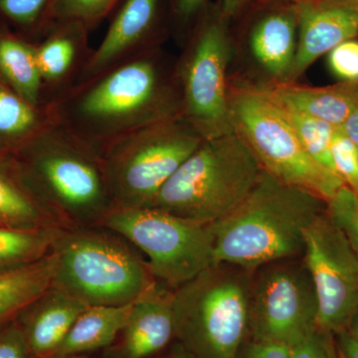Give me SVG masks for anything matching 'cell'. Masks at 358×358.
Listing matches in <instances>:
<instances>
[{"mask_svg":"<svg viewBox=\"0 0 358 358\" xmlns=\"http://www.w3.org/2000/svg\"><path fill=\"white\" fill-rule=\"evenodd\" d=\"M157 50L71 87L50 105L54 122L94 148L181 115L180 86Z\"/></svg>","mask_w":358,"mask_h":358,"instance_id":"cell-1","label":"cell"},{"mask_svg":"<svg viewBox=\"0 0 358 358\" xmlns=\"http://www.w3.org/2000/svg\"><path fill=\"white\" fill-rule=\"evenodd\" d=\"M326 210L327 201L319 195L263 169L248 196L210 224L216 264L254 273L267 264L301 258L306 232Z\"/></svg>","mask_w":358,"mask_h":358,"instance_id":"cell-2","label":"cell"},{"mask_svg":"<svg viewBox=\"0 0 358 358\" xmlns=\"http://www.w3.org/2000/svg\"><path fill=\"white\" fill-rule=\"evenodd\" d=\"M13 155L26 185L65 229L99 226L115 209L100 150L57 122Z\"/></svg>","mask_w":358,"mask_h":358,"instance_id":"cell-3","label":"cell"},{"mask_svg":"<svg viewBox=\"0 0 358 358\" xmlns=\"http://www.w3.org/2000/svg\"><path fill=\"white\" fill-rule=\"evenodd\" d=\"M262 171L246 141L232 129L204 138L159 190L150 207L212 224L248 196Z\"/></svg>","mask_w":358,"mask_h":358,"instance_id":"cell-4","label":"cell"},{"mask_svg":"<svg viewBox=\"0 0 358 358\" xmlns=\"http://www.w3.org/2000/svg\"><path fill=\"white\" fill-rule=\"evenodd\" d=\"M121 235L101 226L63 229L52 246V287L88 306H126L155 282L147 260Z\"/></svg>","mask_w":358,"mask_h":358,"instance_id":"cell-5","label":"cell"},{"mask_svg":"<svg viewBox=\"0 0 358 358\" xmlns=\"http://www.w3.org/2000/svg\"><path fill=\"white\" fill-rule=\"evenodd\" d=\"M252 277L218 263L174 289V341L190 357H235L249 336Z\"/></svg>","mask_w":358,"mask_h":358,"instance_id":"cell-6","label":"cell"},{"mask_svg":"<svg viewBox=\"0 0 358 358\" xmlns=\"http://www.w3.org/2000/svg\"><path fill=\"white\" fill-rule=\"evenodd\" d=\"M204 138L181 115L117 138L100 150L115 208L152 206Z\"/></svg>","mask_w":358,"mask_h":358,"instance_id":"cell-7","label":"cell"},{"mask_svg":"<svg viewBox=\"0 0 358 358\" xmlns=\"http://www.w3.org/2000/svg\"><path fill=\"white\" fill-rule=\"evenodd\" d=\"M99 226L143 252L155 281L169 289L179 288L216 264L210 224L143 207L113 209Z\"/></svg>","mask_w":358,"mask_h":358,"instance_id":"cell-8","label":"cell"},{"mask_svg":"<svg viewBox=\"0 0 358 358\" xmlns=\"http://www.w3.org/2000/svg\"><path fill=\"white\" fill-rule=\"evenodd\" d=\"M229 107L233 129L246 141L264 171L327 202L345 185L338 174L308 154L281 108L261 90H240Z\"/></svg>","mask_w":358,"mask_h":358,"instance_id":"cell-9","label":"cell"},{"mask_svg":"<svg viewBox=\"0 0 358 358\" xmlns=\"http://www.w3.org/2000/svg\"><path fill=\"white\" fill-rule=\"evenodd\" d=\"M317 294L303 258L257 268L250 292V338L298 345L317 331Z\"/></svg>","mask_w":358,"mask_h":358,"instance_id":"cell-10","label":"cell"},{"mask_svg":"<svg viewBox=\"0 0 358 358\" xmlns=\"http://www.w3.org/2000/svg\"><path fill=\"white\" fill-rule=\"evenodd\" d=\"M222 16L199 20L178 72L181 117L203 138L234 129L226 94L229 44Z\"/></svg>","mask_w":358,"mask_h":358,"instance_id":"cell-11","label":"cell"},{"mask_svg":"<svg viewBox=\"0 0 358 358\" xmlns=\"http://www.w3.org/2000/svg\"><path fill=\"white\" fill-rule=\"evenodd\" d=\"M301 258L317 294V331H345L358 310V255L327 210L306 232Z\"/></svg>","mask_w":358,"mask_h":358,"instance_id":"cell-12","label":"cell"},{"mask_svg":"<svg viewBox=\"0 0 358 358\" xmlns=\"http://www.w3.org/2000/svg\"><path fill=\"white\" fill-rule=\"evenodd\" d=\"M164 10V0H122L105 37L92 51L76 84L157 50Z\"/></svg>","mask_w":358,"mask_h":358,"instance_id":"cell-13","label":"cell"},{"mask_svg":"<svg viewBox=\"0 0 358 358\" xmlns=\"http://www.w3.org/2000/svg\"><path fill=\"white\" fill-rule=\"evenodd\" d=\"M155 281L133 303L108 358H152L171 345L176 336L173 291Z\"/></svg>","mask_w":358,"mask_h":358,"instance_id":"cell-14","label":"cell"},{"mask_svg":"<svg viewBox=\"0 0 358 358\" xmlns=\"http://www.w3.org/2000/svg\"><path fill=\"white\" fill-rule=\"evenodd\" d=\"M299 41L288 79L294 80L334 47L358 35V6L345 1L300 0L296 4Z\"/></svg>","mask_w":358,"mask_h":358,"instance_id":"cell-15","label":"cell"},{"mask_svg":"<svg viewBox=\"0 0 358 358\" xmlns=\"http://www.w3.org/2000/svg\"><path fill=\"white\" fill-rule=\"evenodd\" d=\"M89 33V28L79 21H56L42 35L41 41L34 44L49 106L77 83L93 51Z\"/></svg>","mask_w":358,"mask_h":358,"instance_id":"cell-16","label":"cell"},{"mask_svg":"<svg viewBox=\"0 0 358 358\" xmlns=\"http://www.w3.org/2000/svg\"><path fill=\"white\" fill-rule=\"evenodd\" d=\"M88 307L50 287L16 317L32 358H52L78 317Z\"/></svg>","mask_w":358,"mask_h":358,"instance_id":"cell-17","label":"cell"},{"mask_svg":"<svg viewBox=\"0 0 358 358\" xmlns=\"http://www.w3.org/2000/svg\"><path fill=\"white\" fill-rule=\"evenodd\" d=\"M261 91L280 107L305 113L334 127H343L358 103V86L352 83L327 88L282 84Z\"/></svg>","mask_w":358,"mask_h":358,"instance_id":"cell-18","label":"cell"},{"mask_svg":"<svg viewBox=\"0 0 358 358\" xmlns=\"http://www.w3.org/2000/svg\"><path fill=\"white\" fill-rule=\"evenodd\" d=\"M0 227L63 228L26 185L13 155L3 152H0Z\"/></svg>","mask_w":358,"mask_h":358,"instance_id":"cell-19","label":"cell"},{"mask_svg":"<svg viewBox=\"0 0 358 358\" xmlns=\"http://www.w3.org/2000/svg\"><path fill=\"white\" fill-rule=\"evenodd\" d=\"M133 303L126 306H88L78 317L53 357L87 355L110 348L121 334Z\"/></svg>","mask_w":358,"mask_h":358,"instance_id":"cell-20","label":"cell"},{"mask_svg":"<svg viewBox=\"0 0 358 358\" xmlns=\"http://www.w3.org/2000/svg\"><path fill=\"white\" fill-rule=\"evenodd\" d=\"M294 7L273 11L257 21L251 32V49L257 60L275 77L288 78L296 50Z\"/></svg>","mask_w":358,"mask_h":358,"instance_id":"cell-21","label":"cell"},{"mask_svg":"<svg viewBox=\"0 0 358 358\" xmlns=\"http://www.w3.org/2000/svg\"><path fill=\"white\" fill-rule=\"evenodd\" d=\"M53 122L50 107L33 106L0 77V152L15 154Z\"/></svg>","mask_w":358,"mask_h":358,"instance_id":"cell-22","label":"cell"},{"mask_svg":"<svg viewBox=\"0 0 358 358\" xmlns=\"http://www.w3.org/2000/svg\"><path fill=\"white\" fill-rule=\"evenodd\" d=\"M0 77L33 106L50 107L31 42L0 31Z\"/></svg>","mask_w":358,"mask_h":358,"instance_id":"cell-23","label":"cell"},{"mask_svg":"<svg viewBox=\"0 0 358 358\" xmlns=\"http://www.w3.org/2000/svg\"><path fill=\"white\" fill-rule=\"evenodd\" d=\"M56 258L50 252L41 260L0 274V327L16 320L40 294L50 288Z\"/></svg>","mask_w":358,"mask_h":358,"instance_id":"cell-24","label":"cell"},{"mask_svg":"<svg viewBox=\"0 0 358 358\" xmlns=\"http://www.w3.org/2000/svg\"><path fill=\"white\" fill-rule=\"evenodd\" d=\"M64 228L38 230L0 227V274L25 267L48 255Z\"/></svg>","mask_w":358,"mask_h":358,"instance_id":"cell-25","label":"cell"},{"mask_svg":"<svg viewBox=\"0 0 358 358\" xmlns=\"http://www.w3.org/2000/svg\"><path fill=\"white\" fill-rule=\"evenodd\" d=\"M280 108L308 154L315 162L336 173L331 152V140L336 127L305 113Z\"/></svg>","mask_w":358,"mask_h":358,"instance_id":"cell-26","label":"cell"},{"mask_svg":"<svg viewBox=\"0 0 358 358\" xmlns=\"http://www.w3.org/2000/svg\"><path fill=\"white\" fill-rule=\"evenodd\" d=\"M121 2L122 0H53L51 21H79L91 31L114 13Z\"/></svg>","mask_w":358,"mask_h":358,"instance_id":"cell-27","label":"cell"},{"mask_svg":"<svg viewBox=\"0 0 358 358\" xmlns=\"http://www.w3.org/2000/svg\"><path fill=\"white\" fill-rule=\"evenodd\" d=\"M53 0H0V13L11 22L43 35L52 24Z\"/></svg>","mask_w":358,"mask_h":358,"instance_id":"cell-28","label":"cell"},{"mask_svg":"<svg viewBox=\"0 0 358 358\" xmlns=\"http://www.w3.org/2000/svg\"><path fill=\"white\" fill-rule=\"evenodd\" d=\"M327 214L358 255V193L343 185L327 202Z\"/></svg>","mask_w":358,"mask_h":358,"instance_id":"cell-29","label":"cell"},{"mask_svg":"<svg viewBox=\"0 0 358 358\" xmlns=\"http://www.w3.org/2000/svg\"><path fill=\"white\" fill-rule=\"evenodd\" d=\"M331 152L336 174L345 186L358 193V150L341 127L334 129Z\"/></svg>","mask_w":358,"mask_h":358,"instance_id":"cell-30","label":"cell"},{"mask_svg":"<svg viewBox=\"0 0 358 358\" xmlns=\"http://www.w3.org/2000/svg\"><path fill=\"white\" fill-rule=\"evenodd\" d=\"M329 65L345 83H358V41L346 40L329 52Z\"/></svg>","mask_w":358,"mask_h":358,"instance_id":"cell-31","label":"cell"},{"mask_svg":"<svg viewBox=\"0 0 358 358\" xmlns=\"http://www.w3.org/2000/svg\"><path fill=\"white\" fill-rule=\"evenodd\" d=\"M0 358H32L16 320L0 327Z\"/></svg>","mask_w":358,"mask_h":358,"instance_id":"cell-32","label":"cell"},{"mask_svg":"<svg viewBox=\"0 0 358 358\" xmlns=\"http://www.w3.org/2000/svg\"><path fill=\"white\" fill-rule=\"evenodd\" d=\"M333 334L315 331L298 345L289 348V358H329V346Z\"/></svg>","mask_w":358,"mask_h":358,"instance_id":"cell-33","label":"cell"},{"mask_svg":"<svg viewBox=\"0 0 358 358\" xmlns=\"http://www.w3.org/2000/svg\"><path fill=\"white\" fill-rule=\"evenodd\" d=\"M289 346L247 338L234 358H289Z\"/></svg>","mask_w":358,"mask_h":358,"instance_id":"cell-34","label":"cell"},{"mask_svg":"<svg viewBox=\"0 0 358 358\" xmlns=\"http://www.w3.org/2000/svg\"><path fill=\"white\" fill-rule=\"evenodd\" d=\"M173 20L181 28L192 27L195 20H201L207 0H167Z\"/></svg>","mask_w":358,"mask_h":358,"instance_id":"cell-35","label":"cell"},{"mask_svg":"<svg viewBox=\"0 0 358 358\" xmlns=\"http://www.w3.org/2000/svg\"><path fill=\"white\" fill-rule=\"evenodd\" d=\"M334 338L338 358H358V341L346 329L334 334Z\"/></svg>","mask_w":358,"mask_h":358,"instance_id":"cell-36","label":"cell"},{"mask_svg":"<svg viewBox=\"0 0 358 358\" xmlns=\"http://www.w3.org/2000/svg\"><path fill=\"white\" fill-rule=\"evenodd\" d=\"M341 128L348 134V138L353 141L358 150V103Z\"/></svg>","mask_w":358,"mask_h":358,"instance_id":"cell-37","label":"cell"},{"mask_svg":"<svg viewBox=\"0 0 358 358\" xmlns=\"http://www.w3.org/2000/svg\"><path fill=\"white\" fill-rule=\"evenodd\" d=\"M154 358H192L189 353L186 352L185 348L178 341H173L169 348H166L164 352L155 355Z\"/></svg>","mask_w":358,"mask_h":358,"instance_id":"cell-38","label":"cell"},{"mask_svg":"<svg viewBox=\"0 0 358 358\" xmlns=\"http://www.w3.org/2000/svg\"><path fill=\"white\" fill-rule=\"evenodd\" d=\"M246 2L247 0H223L222 6H221L223 17L229 18L236 15Z\"/></svg>","mask_w":358,"mask_h":358,"instance_id":"cell-39","label":"cell"},{"mask_svg":"<svg viewBox=\"0 0 358 358\" xmlns=\"http://www.w3.org/2000/svg\"><path fill=\"white\" fill-rule=\"evenodd\" d=\"M346 331L352 334L353 338L358 341V310L355 312L352 320H350V324H348Z\"/></svg>","mask_w":358,"mask_h":358,"instance_id":"cell-40","label":"cell"},{"mask_svg":"<svg viewBox=\"0 0 358 358\" xmlns=\"http://www.w3.org/2000/svg\"><path fill=\"white\" fill-rule=\"evenodd\" d=\"M329 358H338V353H336V345H334V336H331V341H329Z\"/></svg>","mask_w":358,"mask_h":358,"instance_id":"cell-41","label":"cell"},{"mask_svg":"<svg viewBox=\"0 0 358 358\" xmlns=\"http://www.w3.org/2000/svg\"><path fill=\"white\" fill-rule=\"evenodd\" d=\"M52 358H95V357H89V355H75V357H52Z\"/></svg>","mask_w":358,"mask_h":358,"instance_id":"cell-42","label":"cell"}]
</instances>
